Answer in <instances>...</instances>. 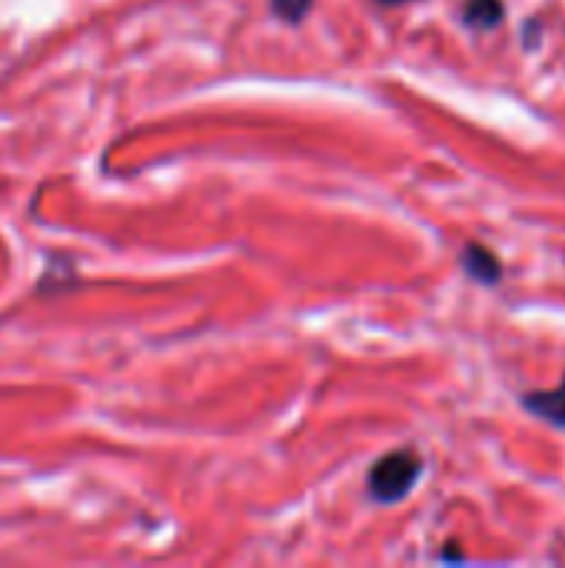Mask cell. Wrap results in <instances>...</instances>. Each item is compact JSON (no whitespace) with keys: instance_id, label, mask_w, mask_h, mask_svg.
Segmentation results:
<instances>
[{"instance_id":"cell-1","label":"cell","mask_w":565,"mask_h":568,"mask_svg":"<svg viewBox=\"0 0 565 568\" xmlns=\"http://www.w3.org/2000/svg\"><path fill=\"white\" fill-rule=\"evenodd\" d=\"M423 476V459L416 453H390L370 469V493L380 503H400Z\"/></svg>"},{"instance_id":"cell-2","label":"cell","mask_w":565,"mask_h":568,"mask_svg":"<svg viewBox=\"0 0 565 568\" xmlns=\"http://www.w3.org/2000/svg\"><path fill=\"white\" fill-rule=\"evenodd\" d=\"M463 266H466V273H470L473 280H483V283H496L500 273H503L500 260H496L486 246H470L466 256H463Z\"/></svg>"},{"instance_id":"cell-3","label":"cell","mask_w":565,"mask_h":568,"mask_svg":"<svg viewBox=\"0 0 565 568\" xmlns=\"http://www.w3.org/2000/svg\"><path fill=\"white\" fill-rule=\"evenodd\" d=\"M526 406L539 416H546L549 423L565 426V383L553 393H536V396H526Z\"/></svg>"},{"instance_id":"cell-4","label":"cell","mask_w":565,"mask_h":568,"mask_svg":"<svg viewBox=\"0 0 565 568\" xmlns=\"http://www.w3.org/2000/svg\"><path fill=\"white\" fill-rule=\"evenodd\" d=\"M466 20L473 27H496L503 20V0H470Z\"/></svg>"},{"instance_id":"cell-5","label":"cell","mask_w":565,"mask_h":568,"mask_svg":"<svg viewBox=\"0 0 565 568\" xmlns=\"http://www.w3.org/2000/svg\"><path fill=\"white\" fill-rule=\"evenodd\" d=\"M273 3V13L286 23H296L306 17V10L313 7V0H270Z\"/></svg>"},{"instance_id":"cell-6","label":"cell","mask_w":565,"mask_h":568,"mask_svg":"<svg viewBox=\"0 0 565 568\" xmlns=\"http://www.w3.org/2000/svg\"><path fill=\"white\" fill-rule=\"evenodd\" d=\"M383 3H406V0H383Z\"/></svg>"}]
</instances>
